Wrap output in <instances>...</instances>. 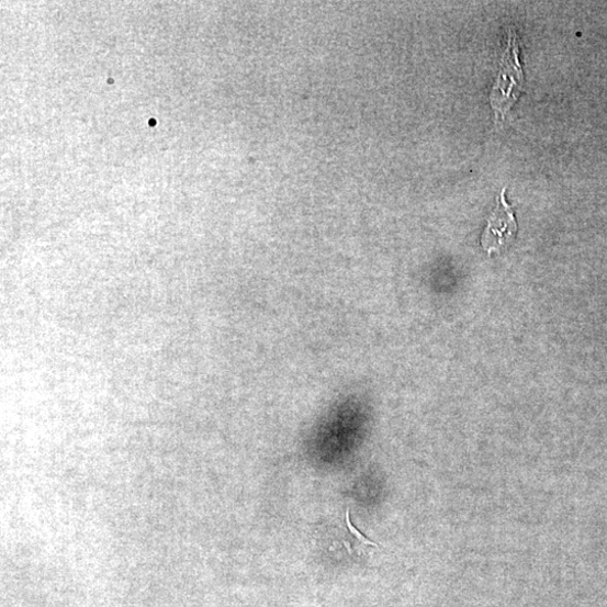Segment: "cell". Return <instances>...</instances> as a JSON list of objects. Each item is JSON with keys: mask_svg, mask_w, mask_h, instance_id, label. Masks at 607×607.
Wrapping results in <instances>:
<instances>
[{"mask_svg": "<svg viewBox=\"0 0 607 607\" xmlns=\"http://www.w3.org/2000/svg\"><path fill=\"white\" fill-rule=\"evenodd\" d=\"M524 82L518 37L515 31L509 30L507 49L504 53L501 71L491 95V105L497 119L501 116L504 120L512 106L515 105L520 97Z\"/></svg>", "mask_w": 607, "mask_h": 607, "instance_id": "obj_1", "label": "cell"}, {"mask_svg": "<svg viewBox=\"0 0 607 607\" xmlns=\"http://www.w3.org/2000/svg\"><path fill=\"white\" fill-rule=\"evenodd\" d=\"M505 193L506 189L502 191L497 206L490 216L482 236V247L488 255L501 252L517 237V218L506 201Z\"/></svg>", "mask_w": 607, "mask_h": 607, "instance_id": "obj_2", "label": "cell"}, {"mask_svg": "<svg viewBox=\"0 0 607 607\" xmlns=\"http://www.w3.org/2000/svg\"><path fill=\"white\" fill-rule=\"evenodd\" d=\"M346 524L349 529L350 536H351V542L353 543V547L359 552L366 551L368 547L378 548V544L375 542L370 541L368 538L362 536L358 529H356L350 520V509L348 508L346 512Z\"/></svg>", "mask_w": 607, "mask_h": 607, "instance_id": "obj_3", "label": "cell"}]
</instances>
